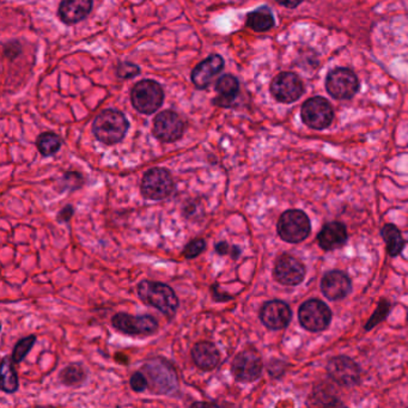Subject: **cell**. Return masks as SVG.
Returning <instances> with one entry per match:
<instances>
[{
  "instance_id": "obj_26",
  "label": "cell",
  "mask_w": 408,
  "mask_h": 408,
  "mask_svg": "<svg viewBox=\"0 0 408 408\" xmlns=\"http://www.w3.org/2000/svg\"><path fill=\"white\" fill-rule=\"evenodd\" d=\"M36 146L42 156L49 157L55 155L62 147V139L53 132H44L40 134L36 140Z\"/></svg>"
},
{
  "instance_id": "obj_29",
  "label": "cell",
  "mask_w": 408,
  "mask_h": 408,
  "mask_svg": "<svg viewBox=\"0 0 408 408\" xmlns=\"http://www.w3.org/2000/svg\"><path fill=\"white\" fill-rule=\"evenodd\" d=\"M206 249V242H205L204 238H195L192 240L190 242L187 243L182 255L186 259H195V257H199L200 254H203Z\"/></svg>"
},
{
  "instance_id": "obj_13",
  "label": "cell",
  "mask_w": 408,
  "mask_h": 408,
  "mask_svg": "<svg viewBox=\"0 0 408 408\" xmlns=\"http://www.w3.org/2000/svg\"><path fill=\"white\" fill-rule=\"evenodd\" d=\"M303 83L292 72H281L271 83V94L281 103H292L303 95Z\"/></svg>"
},
{
  "instance_id": "obj_5",
  "label": "cell",
  "mask_w": 408,
  "mask_h": 408,
  "mask_svg": "<svg viewBox=\"0 0 408 408\" xmlns=\"http://www.w3.org/2000/svg\"><path fill=\"white\" fill-rule=\"evenodd\" d=\"M277 230L285 242L299 243L308 238L311 227L308 216L303 211L289 209L280 216Z\"/></svg>"
},
{
  "instance_id": "obj_35",
  "label": "cell",
  "mask_w": 408,
  "mask_h": 408,
  "mask_svg": "<svg viewBox=\"0 0 408 408\" xmlns=\"http://www.w3.org/2000/svg\"><path fill=\"white\" fill-rule=\"evenodd\" d=\"M211 294H212V297H214V301L216 302H227V301H230V299H233V297L230 296V294H224L220 291L219 289V286L217 284L212 285V288H211Z\"/></svg>"
},
{
  "instance_id": "obj_20",
  "label": "cell",
  "mask_w": 408,
  "mask_h": 408,
  "mask_svg": "<svg viewBox=\"0 0 408 408\" xmlns=\"http://www.w3.org/2000/svg\"><path fill=\"white\" fill-rule=\"evenodd\" d=\"M346 227L339 222H332L323 227L318 236V244L324 251H334L342 248L347 242Z\"/></svg>"
},
{
  "instance_id": "obj_17",
  "label": "cell",
  "mask_w": 408,
  "mask_h": 408,
  "mask_svg": "<svg viewBox=\"0 0 408 408\" xmlns=\"http://www.w3.org/2000/svg\"><path fill=\"white\" fill-rule=\"evenodd\" d=\"M224 65H225L224 59L218 54H212L209 58H206L204 62H200L195 66L190 75L193 84L198 89H206L214 77L223 70Z\"/></svg>"
},
{
  "instance_id": "obj_30",
  "label": "cell",
  "mask_w": 408,
  "mask_h": 408,
  "mask_svg": "<svg viewBox=\"0 0 408 408\" xmlns=\"http://www.w3.org/2000/svg\"><path fill=\"white\" fill-rule=\"evenodd\" d=\"M390 302H385L382 301L379 307L376 309L375 313L371 316L370 320L366 323V331H370L372 328L375 327L376 324L382 322L390 314Z\"/></svg>"
},
{
  "instance_id": "obj_34",
  "label": "cell",
  "mask_w": 408,
  "mask_h": 408,
  "mask_svg": "<svg viewBox=\"0 0 408 408\" xmlns=\"http://www.w3.org/2000/svg\"><path fill=\"white\" fill-rule=\"evenodd\" d=\"M75 214V209L72 207V205H66L64 209L58 214L57 219L60 223H67L70 222L72 216Z\"/></svg>"
},
{
  "instance_id": "obj_16",
  "label": "cell",
  "mask_w": 408,
  "mask_h": 408,
  "mask_svg": "<svg viewBox=\"0 0 408 408\" xmlns=\"http://www.w3.org/2000/svg\"><path fill=\"white\" fill-rule=\"evenodd\" d=\"M292 313L289 305L283 301H270L262 305L260 320L268 329L279 331L289 326Z\"/></svg>"
},
{
  "instance_id": "obj_4",
  "label": "cell",
  "mask_w": 408,
  "mask_h": 408,
  "mask_svg": "<svg viewBox=\"0 0 408 408\" xmlns=\"http://www.w3.org/2000/svg\"><path fill=\"white\" fill-rule=\"evenodd\" d=\"M164 101V92L157 81L144 79L138 81L131 91V102L134 110L142 114H153L161 108Z\"/></svg>"
},
{
  "instance_id": "obj_10",
  "label": "cell",
  "mask_w": 408,
  "mask_h": 408,
  "mask_svg": "<svg viewBox=\"0 0 408 408\" xmlns=\"http://www.w3.org/2000/svg\"><path fill=\"white\" fill-rule=\"evenodd\" d=\"M264 369L262 356L255 350H244L233 358L231 372L242 383H252L260 379Z\"/></svg>"
},
{
  "instance_id": "obj_27",
  "label": "cell",
  "mask_w": 408,
  "mask_h": 408,
  "mask_svg": "<svg viewBox=\"0 0 408 408\" xmlns=\"http://www.w3.org/2000/svg\"><path fill=\"white\" fill-rule=\"evenodd\" d=\"M86 379V369L81 364H76V363L64 368L59 375V380L62 381V385H68V387L81 385Z\"/></svg>"
},
{
  "instance_id": "obj_18",
  "label": "cell",
  "mask_w": 408,
  "mask_h": 408,
  "mask_svg": "<svg viewBox=\"0 0 408 408\" xmlns=\"http://www.w3.org/2000/svg\"><path fill=\"white\" fill-rule=\"evenodd\" d=\"M351 280L344 272H328L321 280V291L331 301L345 298L351 292Z\"/></svg>"
},
{
  "instance_id": "obj_22",
  "label": "cell",
  "mask_w": 408,
  "mask_h": 408,
  "mask_svg": "<svg viewBox=\"0 0 408 408\" xmlns=\"http://www.w3.org/2000/svg\"><path fill=\"white\" fill-rule=\"evenodd\" d=\"M216 91L218 96L214 100V103L222 108H228L236 100L240 91V84L235 77L224 75L219 78L216 84Z\"/></svg>"
},
{
  "instance_id": "obj_3",
  "label": "cell",
  "mask_w": 408,
  "mask_h": 408,
  "mask_svg": "<svg viewBox=\"0 0 408 408\" xmlns=\"http://www.w3.org/2000/svg\"><path fill=\"white\" fill-rule=\"evenodd\" d=\"M149 388L156 394H171L179 387L175 368L164 359H152L142 368Z\"/></svg>"
},
{
  "instance_id": "obj_19",
  "label": "cell",
  "mask_w": 408,
  "mask_h": 408,
  "mask_svg": "<svg viewBox=\"0 0 408 408\" xmlns=\"http://www.w3.org/2000/svg\"><path fill=\"white\" fill-rule=\"evenodd\" d=\"M190 356L195 366L204 371L214 370L220 361L218 348L209 342H200L195 344L190 351Z\"/></svg>"
},
{
  "instance_id": "obj_21",
  "label": "cell",
  "mask_w": 408,
  "mask_h": 408,
  "mask_svg": "<svg viewBox=\"0 0 408 408\" xmlns=\"http://www.w3.org/2000/svg\"><path fill=\"white\" fill-rule=\"evenodd\" d=\"M92 9V0H62L59 17L64 23L76 24L86 18Z\"/></svg>"
},
{
  "instance_id": "obj_1",
  "label": "cell",
  "mask_w": 408,
  "mask_h": 408,
  "mask_svg": "<svg viewBox=\"0 0 408 408\" xmlns=\"http://www.w3.org/2000/svg\"><path fill=\"white\" fill-rule=\"evenodd\" d=\"M137 292L142 302L160 310L168 318H173L179 308V298L175 291L161 281L142 280L138 284Z\"/></svg>"
},
{
  "instance_id": "obj_14",
  "label": "cell",
  "mask_w": 408,
  "mask_h": 408,
  "mask_svg": "<svg viewBox=\"0 0 408 408\" xmlns=\"http://www.w3.org/2000/svg\"><path fill=\"white\" fill-rule=\"evenodd\" d=\"M329 377L342 387H353L359 382L361 369L356 361L345 356L334 357L327 366Z\"/></svg>"
},
{
  "instance_id": "obj_31",
  "label": "cell",
  "mask_w": 408,
  "mask_h": 408,
  "mask_svg": "<svg viewBox=\"0 0 408 408\" xmlns=\"http://www.w3.org/2000/svg\"><path fill=\"white\" fill-rule=\"evenodd\" d=\"M62 183L66 190H79L84 185V177L76 171H68L62 177Z\"/></svg>"
},
{
  "instance_id": "obj_6",
  "label": "cell",
  "mask_w": 408,
  "mask_h": 408,
  "mask_svg": "<svg viewBox=\"0 0 408 408\" xmlns=\"http://www.w3.org/2000/svg\"><path fill=\"white\" fill-rule=\"evenodd\" d=\"M174 190V180L170 171L164 168H152L144 174L140 192L145 199H166Z\"/></svg>"
},
{
  "instance_id": "obj_9",
  "label": "cell",
  "mask_w": 408,
  "mask_h": 408,
  "mask_svg": "<svg viewBox=\"0 0 408 408\" xmlns=\"http://www.w3.org/2000/svg\"><path fill=\"white\" fill-rule=\"evenodd\" d=\"M301 116L304 124L310 129H324L332 124L334 112L326 99L316 96L304 102Z\"/></svg>"
},
{
  "instance_id": "obj_11",
  "label": "cell",
  "mask_w": 408,
  "mask_h": 408,
  "mask_svg": "<svg viewBox=\"0 0 408 408\" xmlns=\"http://www.w3.org/2000/svg\"><path fill=\"white\" fill-rule=\"evenodd\" d=\"M112 324L127 335H151L158 329V322L151 315L133 316L127 313H118L112 318Z\"/></svg>"
},
{
  "instance_id": "obj_8",
  "label": "cell",
  "mask_w": 408,
  "mask_h": 408,
  "mask_svg": "<svg viewBox=\"0 0 408 408\" xmlns=\"http://www.w3.org/2000/svg\"><path fill=\"white\" fill-rule=\"evenodd\" d=\"M328 94L337 100H348L359 90L356 73L350 68L339 67L328 73L326 79Z\"/></svg>"
},
{
  "instance_id": "obj_15",
  "label": "cell",
  "mask_w": 408,
  "mask_h": 408,
  "mask_svg": "<svg viewBox=\"0 0 408 408\" xmlns=\"http://www.w3.org/2000/svg\"><path fill=\"white\" fill-rule=\"evenodd\" d=\"M273 275L280 284L296 286L303 281L305 267L297 257L289 254H283L275 262Z\"/></svg>"
},
{
  "instance_id": "obj_33",
  "label": "cell",
  "mask_w": 408,
  "mask_h": 408,
  "mask_svg": "<svg viewBox=\"0 0 408 408\" xmlns=\"http://www.w3.org/2000/svg\"><path fill=\"white\" fill-rule=\"evenodd\" d=\"M129 385L136 393H142L149 387V381H147L146 376L142 371H137V372H134L133 375L131 376Z\"/></svg>"
},
{
  "instance_id": "obj_7",
  "label": "cell",
  "mask_w": 408,
  "mask_h": 408,
  "mask_svg": "<svg viewBox=\"0 0 408 408\" xmlns=\"http://www.w3.org/2000/svg\"><path fill=\"white\" fill-rule=\"evenodd\" d=\"M299 322L309 332H322L329 326L332 311L320 299H310L301 305L298 310Z\"/></svg>"
},
{
  "instance_id": "obj_25",
  "label": "cell",
  "mask_w": 408,
  "mask_h": 408,
  "mask_svg": "<svg viewBox=\"0 0 408 408\" xmlns=\"http://www.w3.org/2000/svg\"><path fill=\"white\" fill-rule=\"evenodd\" d=\"M19 387L18 376L14 370V361L10 357H4L1 361V390L8 394L17 392Z\"/></svg>"
},
{
  "instance_id": "obj_28",
  "label": "cell",
  "mask_w": 408,
  "mask_h": 408,
  "mask_svg": "<svg viewBox=\"0 0 408 408\" xmlns=\"http://www.w3.org/2000/svg\"><path fill=\"white\" fill-rule=\"evenodd\" d=\"M35 342H36V337H35V335H29V337L21 339V340L16 344L14 352H12V357H11V358H12L14 363H16V364L22 363L24 358H25L29 352H30V350L33 348L34 345H35Z\"/></svg>"
},
{
  "instance_id": "obj_2",
  "label": "cell",
  "mask_w": 408,
  "mask_h": 408,
  "mask_svg": "<svg viewBox=\"0 0 408 408\" xmlns=\"http://www.w3.org/2000/svg\"><path fill=\"white\" fill-rule=\"evenodd\" d=\"M129 129V123L119 110H105L96 116L92 124V133L105 145H115L124 139Z\"/></svg>"
},
{
  "instance_id": "obj_32",
  "label": "cell",
  "mask_w": 408,
  "mask_h": 408,
  "mask_svg": "<svg viewBox=\"0 0 408 408\" xmlns=\"http://www.w3.org/2000/svg\"><path fill=\"white\" fill-rule=\"evenodd\" d=\"M140 73V68L132 62H121L118 68H116V75L123 79H129L133 77L138 76Z\"/></svg>"
},
{
  "instance_id": "obj_38",
  "label": "cell",
  "mask_w": 408,
  "mask_h": 408,
  "mask_svg": "<svg viewBox=\"0 0 408 408\" xmlns=\"http://www.w3.org/2000/svg\"><path fill=\"white\" fill-rule=\"evenodd\" d=\"M240 254H241V249L236 247V246H233V247H231V252H230V255L233 257V259H238Z\"/></svg>"
},
{
  "instance_id": "obj_12",
  "label": "cell",
  "mask_w": 408,
  "mask_h": 408,
  "mask_svg": "<svg viewBox=\"0 0 408 408\" xmlns=\"http://www.w3.org/2000/svg\"><path fill=\"white\" fill-rule=\"evenodd\" d=\"M153 136L163 142L179 140L185 132V124L180 115L173 110H164L153 120Z\"/></svg>"
},
{
  "instance_id": "obj_37",
  "label": "cell",
  "mask_w": 408,
  "mask_h": 408,
  "mask_svg": "<svg viewBox=\"0 0 408 408\" xmlns=\"http://www.w3.org/2000/svg\"><path fill=\"white\" fill-rule=\"evenodd\" d=\"M280 5H283L285 8H289V9H294L297 8L303 0H277Z\"/></svg>"
},
{
  "instance_id": "obj_24",
  "label": "cell",
  "mask_w": 408,
  "mask_h": 408,
  "mask_svg": "<svg viewBox=\"0 0 408 408\" xmlns=\"http://www.w3.org/2000/svg\"><path fill=\"white\" fill-rule=\"evenodd\" d=\"M247 25L254 31H267L275 27V17L268 8H259L247 16Z\"/></svg>"
},
{
  "instance_id": "obj_36",
  "label": "cell",
  "mask_w": 408,
  "mask_h": 408,
  "mask_svg": "<svg viewBox=\"0 0 408 408\" xmlns=\"http://www.w3.org/2000/svg\"><path fill=\"white\" fill-rule=\"evenodd\" d=\"M216 252L218 253L219 255H228L231 252V247L224 241L223 242H218L216 244Z\"/></svg>"
},
{
  "instance_id": "obj_23",
  "label": "cell",
  "mask_w": 408,
  "mask_h": 408,
  "mask_svg": "<svg viewBox=\"0 0 408 408\" xmlns=\"http://www.w3.org/2000/svg\"><path fill=\"white\" fill-rule=\"evenodd\" d=\"M382 238L385 240L387 244V252L390 257H398L404 251L405 240L403 235L400 233L399 229L396 228L393 224H387L382 229Z\"/></svg>"
}]
</instances>
